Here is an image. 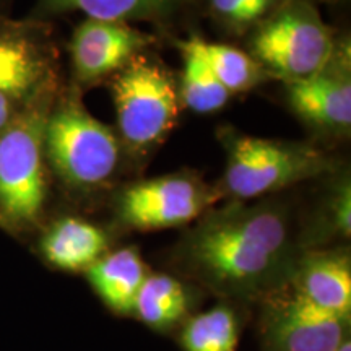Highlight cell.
I'll return each mask as SVG.
<instances>
[{"label": "cell", "instance_id": "17", "mask_svg": "<svg viewBox=\"0 0 351 351\" xmlns=\"http://www.w3.org/2000/svg\"><path fill=\"white\" fill-rule=\"evenodd\" d=\"M191 291L186 283L168 274H148L135 296L132 315L145 326L168 332L187 319Z\"/></svg>", "mask_w": 351, "mask_h": 351}, {"label": "cell", "instance_id": "8", "mask_svg": "<svg viewBox=\"0 0 351 351\" xmlns=\"http://www.w3.org/2000/svg\"><path fill=\"white\" fill-rule=\"evenodd\" d=\"M60 83V59L51 23L0 16V91L29 99Z\"/></svg>", "mask_w": 351, "mask_h": 351}, {"label": "cell", "instance_id": "13", "mask_svg": "<svg viewBox=\"0 0 351 351\" xmlns=\"http://www.w3.org/2000/svg\"><path fill=\"white\" fill-rule=\"evenodd\" d=\"M287 287L311 304L350 319L351 261L348 251H304Z\"/></svg>", "mask_w": 351, "mask_h": 351}, {"label": "cell", "instance_id": "4", "mask_svg": "<svg viewBox=\"0 0 351 351\" xmlns=\"http://www.w3.org/2000/svg\"><path fill=\"white\" fill-rule=\"evenodd\" d=\"M218 140L226 165L217 187L228 200L271 197L333 171L332 158L311 142L256 137L234 127L219 129Z\"/></svg>", "mask_w": 351, "mask_h": 351}, {"label": "cell", "instance_id": "7", "mask_svg": "<svg viewBox=\"0 0 351 351\" xmlns=\"http://www.w3.org/2000/svg\"><path fill=\"white\" fill-rule=\"evenodd\" d=\"M223 197L192 171H179L122 187L114 212L122 226L135 231H158L192 225Z\"/></svg>", "mask_w": 351, "mask_h": 351}, {"label": "cell", "instance_id": "23", "mask_svg": "<svg viewBox=\"0 0 351 351\" xmlns=\"http://www.w3.org/2000/svg\"><path fill=\"white\" fill-rule=\"evenodd\" d=\"M337 351H351V340H350V335L346 337V339L341 341L339 348H337Z\"/></svg>", "mask_w": 351, "mask_h": 351}, {"label": "cell", "instance_id": "19", "mask_svg": "<svg viewBox=\"0 0 351 351\" xmlns=\"http://www.w3.org/2000/svg\"><path fill=\"white\" fill-rule=\"evenodd\" d=\"M204 52L215 77L231 95L254 90L270 78L249 52L241 51L231 44L204 39Z\"/></svg>", "mask_w": 351, "mask_h": 351}, {"label": "cell", "instance_id": "20", "mask_svg": "<svg viewBox=\"0 0 351 351\" xmlns=\"http://www.w3.org/2000/svg\"><path fill=\"white\" fill-rule=\"evenodd\" d=\"M278 2L280 0H200V13L228 36H247Z\"/></svg>", "mask_w": 351, "mask_h": 351}, {"label": "cell", "instance_id": "24", "mask_svg": "<svg viewBox=\"0 0 351 351\" xmlns=\"http://www.w3.org/2000/svg\"><path fill=\"white\" fill-rule=\"evenodd\" d=\"M319 2V0H317ZM327 2H332V3H339V2H345V0H327Z\"/></svg>", "mask_w": 351, "mask_h": 351}, {"label": "cell", "instance_id": "12", "mask_svg": "<svg viewBox=\"0 0 351 351\" xmlns=\"http://www.w3.org/2000/svg\"><path fill=\"white\" fill-rule=\"evenodd\" d=\"M72 13L127 25L150 23L165 32L202 16L200 0H36L28 19L51 23Z\"/></svg>", "mask_w": 351, "mask_h": 351}, {"label": "cell", "instance_id": "9", "mask_svg": "<svg viewBox=\"0 0 351 351\" xmlns=\"http://www.w3.org/2000/svg\"><path fill=\"white\" fill-rule=\"evenodd\" d=\"M350 335V319L330 314L291 288L263 300L261 337L265 351H337Z\"/></svg>", "mask_w": 351, "mask_h": 351}, {"label": "cell", "instance_id": "15", "mask_svg": "<svg viewBox=\"0 0 351 351\" xmlns=\"http://www.w3.org/2000/svg\"><path fill=\"white\" fill-rule=\"evenodd\" d=\"M150 274L137 247H121L106 252L85 271L88 282L109 311L132 315L135 296Z\"/></svg>", "mask_w": 351, "mask_h": 351}, {"label": "cell", "instance_id": "14", "mask_svg": "<svg viewBox=\"0 0 351 351\" xmlns=\"http://www.w3.org/2000/svg\"><path fill=\"white\" fill-rule=\"evenodd\" d=\"M106 231L85 218H56L41 226L38 238L39 256L51 269L65 274H85L93 263L109 252Z\"/></svg>", "mask_w": 351, "mask_h": 351}, {"label": "cell", "instance_id": "3", "mask_svg": "<svg viewBox=\"0 0 351 351\" xmlns=\"http://www.w3.org/2000/svg\"><path fill=\"white\" fill-rule=\"evenodd\" d=\"M59 85L26 101L0 132V221L3 231L21 234L43 226L51 194L44 135Z\"/></svg>", "mask_w": 351, "mask_h": 351}, {"label": "cell", "instance_id": "16", "mask_svg": "<svg viewBox=\"0 0 351 351\" xmlns=\"http://www.w3.org/2000/svg\"><path fill=\"white\" fill-rule=\"evenodd\" d=\"M176 46L182 57V75L178 86L182 106L195 114H215L225 108L232 95L215 77L205 57L204 39H178Z\"/></svg>", "mask_w": 351, "mask_h": 351}, {"label": "cell", "instance_id": "21", "mask_svg": "<svg viewBox=\"0 0 351 351\" xmlns=\"http://www.w3.org/2000/svg\"><path fill=\"white\" fill-rule=\"evenodd\" d=\"M29 99H21L10 93H5V91H0V132L10 124L13 117L20 112V109L23 108L26 101Z\"/></svg>", "mask_w": 351, "mask_h": 351}, {"label": "cell", "instance_id": "11", "mask_svg": "<svg viewBox=\"0 0 351 351\" xmlns=\"http://www.w3.org/2000/svg\"><path fill=\"white\" fill-rule=\"evenodd\" d=\"M152 44L155 36L134 25L85 19L69 43L72 85L83 90L114 77Z\"/></svg>", "mask_w": 351, "mask_h": 351}, {"label": "cell", "instance_id": "18", "mask_svg": "<svg viewBox=\"0 0 351 351\" xmlns=\"http://www.w3.org/2000/svg\"><path fill=\"white\" fill-rule=\"evenodd\" d=\"M239 320L230 304H218L184 320V351H236Z\"/></svg>", "mask_w": 351, "mask_h": 351}, {"label": "cell", "instance_id": "2", "mask_svg": "<svg viewBox=\"0 0 351 351\" xmlns=\"http://www.w3.org/2000/svg\"><path fill=\"white\" fill-rule=\"evenodd\" d=\"M51 179L70 195L85 197L111 186L121 169L117 132L88 111L82 90L60 85L44 135Z\"/></svg>", "mask_w": 351, "mask_h": 351}, {"label": "cell", "instance_id": "5", "mask_svg": "<svg viewBox=\"0 0 351 351\" xmlns=\"http://www.w3.org/2000/svg\"><path fill=\"white\" fill-rule=\"evenodd\" d=\"M249 54L269 77L304 80L326 67L339 36L320 13L317 0H280L247 34Z\"/></svg>", "mask_w": 351, "mask_h": 351}, {"label": "cell", "instance_id": "1", "mask_svg": "<svg viewBox=\"0 0 351 351\" xmlns=\"http://www.w3.org/2000/svg\"><path fill=\"white\" fill-rule=\"evenodd\" d=\"M302 254L291 208L274 195L207 210L178 241L174 263L215 295L254 301L287 287Z\"/></svg>", "mask_w": 351, "mask_h": 351}, {"label": "cell", "instance_id": "10", "mask_svg": "<svg viewBox=\"0 0 351 351\" xmlns=\"http://www.w3.org/2000/svg\"><path fill=\"white\" fill-rule=\"evenodd\" d=\"M285 96L304 124L319 135L346 138L351 130V47L339 36L326 67L304 80L285 83Z\"/></svg>", "mask_w": 351, "mask_h": 351}, {"label": "cell", "instance_id": "25", "mask_svg": "<svg viewBox=\"0 0 351 351\" xmlns=\"http://www.w3.org/2000/svg\"><path fill=\"white\" fill-rule=\"evenodd\" d=\"M0 230H3V228H2V221H0Z\"/></svg>", "mask_w": 351, "mask_h": 351}, {"label": "cell", "instance_id": "6", "mask_svg": "<svg viewBox=\"0 0 351 351\" xmlns=\"http://www.w3.org/2000/svg\"><path fill=\"white\" fill-rule=\"evenodd\" d=\"M117 137L132 155L156 150L178 124L181 99L173 73L147 52L112 77Z\"/></svg>", "mask_w": 351, "mask_h": 351}, {"label": "cell", "instance_id": "22", "mask_svg": "<svg viewBox=\"0 0 351 351\" xmlns=\"http://www.w3.org/2000/svg\"><path fill=\"white\" fill-rule=\"evenodd\" d=\"M10 5H12V0H0V16L8 15Z\"/></svg>", "mask_w": 351, "mask_h": 351}]
</instances>
